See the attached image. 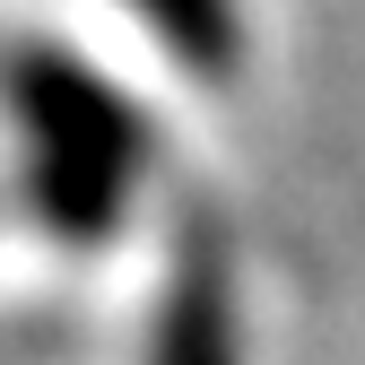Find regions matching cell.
<instances>
[{
	"label": "cell",
	"instance_id": "obj_2",
	"mask_svg": "<svg viewBox=\"0 0 365 365\" xmlns=\"http://www.w3.org/2000/svg\"><path fill=\"white\" fill-rule=\"evenodd\" d=\"M148 365H235V287H226L217 235L182 244L174 279H165V304H157Z\"/></svg>",
	"mask_w": 365,
	"mask_h": 365
},
{
	"label": "cell",
	"instance_id": "obj_1",
	"mask_svg": "<svg viewBox=\"0 0 365 365\" xmlns=\"http://www.w3.org/2000/svg\"><path fill=\"white\" fill-rule=\"evenodd\" d=\"M0 96H9V122H18V165H26L35 217L70 244H105L122 209L140 200L148 157H157L148 113L105 70H87L78 53H43V43L9 53Z\"/></svg>",
	"mask_w": 365,
	"mask_h": 365
},
{
	"label": "cell",
	"instance_id": "obj_3",
	"mask_svg": "<svg viewBox=\"0 0 365 365\" xmlns=\"http://www.w3.org/2000/svg\"><path fill=\"white\" fill-rule=\"evenodd\" d=\"M130 18H148V35L165 43V61H182L192 78H226L244 53V9L235 0H122Z\"/></svg>",
	"mask_w": 365,
	"mask_h": 365
}]
</instances>
